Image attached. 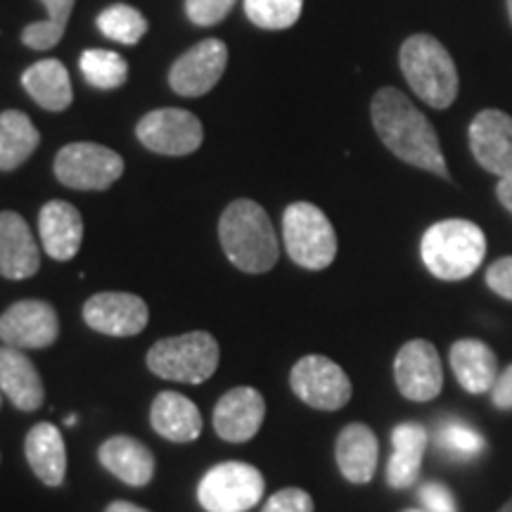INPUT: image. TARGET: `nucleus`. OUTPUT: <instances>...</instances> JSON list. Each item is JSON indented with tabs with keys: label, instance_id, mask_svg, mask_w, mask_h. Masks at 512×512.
Wrapping results in <instances>:
<instances>
[{
	"label": "nucleus",
	"instance_id": "24",
	"mask_svg": "<svg viewBox=\"0 0 512 512\" xmlns=\"http://www.w3.org/2000/svg\"><path fill=\"white\" fill-rule=\"evenodd\" d=\"M451 370L470 394H486L498 377V361L482 339H458L451 347Z\"/></svg>",
	"mask_w": 512,
	"mask_h": 512
},
{
	"label": "nucleus",
	"instance_id": "14",
	"mask_svg": "<svg viewBox=\"0 0 512 512\" xmlns=\"http://www.w3.org/2000/svg\"><path fill=\"white\" fill-rule=\"evenodd\" d=\"M83 320L100 335L133 337L147 328L150 311L138 294L100 292L83 304Z\"/></svg>",
	"mask_w": 512,
	"mask_h": 512
},
{
	"label": "nucleus",
	"instance_id": "40",
	"mask_svg": "<svg viewBox=\"0 0 512 512\" xmlns=\"http://www.w3.org/2000/svg\"><path fill=\"white\" fill-rule=\"evenodd\" d=\"M498 512H512V498H510V501H508V503H505V505H503V508H501V510H498Z\"/></svg>",
	"mask_w": 512,
	"mask_h": 512
},
{
	"label": "nucleus",
	"instance_id": "35",
	"mask_svg": "<svg viewBox=\"0 0 512 512\" xmlns=\"http://www.w3.org/2000/svg\"><path fill=\"white\" fill-rule=\"evenodd\" d=\"M420 503L425 505V510L430 512H458V503L453 498L451 489L441 482H427L420 486L418 491Z\"/></svg>",
	"mask_w": 512,
	"mask_h": 512
},
{
	"label": "nucleus",
	"instance_id": "41",
	"mask_svg": "<svg viewBox=\"0 0 512 512\" xmlns=\"http://www.w3.org/2000/svg\"><path fill=\"white\" fill-rule=\"evenodd\" d=\"M508 12H510V22H512V0H508Z\"/></svg>",
	"mask_w": 512,
	"mask_h": 512
},
{
	"label": "nucleus",
	"instance_id": "39",
	"mask_svg": "<svg viewBox=\"0 0 512 512\" xmlns=\"http://www.w3.org/2000/svg\"><path fill=\"white\" fill-rule=\"evenodd\" d=\"M105 512H150V510L140 508V505H136V503H128V501H114V503L107 505V510H105Z\"/></svg>",
	"mask_w": 512,
	"mask_h": 512
},
{
	"label": "nucleus",
	"instance_id": "27",
	"mask_svg": "<svg viewBox=\"0 0 512 512\" xmlns=\"http://www.w3.org/2000/svg\"><path fill=\"white\" fill-rule=\"evenodd\" d=\"M41 133L24 112H0V171H15L34 155Z\"/></svg>",
	"mask_w": 512,
	"mask_h": 512
},
{
	"label": "nucleus",
	"instance_id": "31",
	"mask_svg": "<svg viewBox=\"0 0 512 512\" xmlns=\"http://www.w3.org/2000/svg\"><path fill=\"white\" fill-rule=\"evenodd\" d=\"M98 29L112 41L124 43V46H136L140 38L145 36L147 19L143 17V12L131 8V5L117 3L100 12Z\"/></svg>",
	"mask_w": 512,
	"mask_h": 512
},
{
	"label": "nucleus",
	"instance_id": "30",
	"mask_svg": "<svg viewBox=\"0 0 512 512\" xmlns=\"http://www.w3.org/2000/svg\"><path fill=\"white\" fill-rule=\"evenodd\" d=\"M437 444L444 456L460 460V463L479 458L486 448L482 434L472 425H467L465 420L458 418H448L441 422L437 430Z\"/></svg>",
	"mask_w": 512,
	"mask_h": 512
},
{
	"label": "nucleus",
	"instance_id": "23",
	"mask_svg": "<svg viewBox=\"0 0 512 512\" xmlns=\"http://www.w3.org/2000/svg\"><path fill=\"white\" fill-rule=\"evenodd\" d=\"M430 434L418 422H401L392 432L394 453L387 465V482L392 489H411L418 482L422 456H425Z\"/></svg>",
	"mask_w": 512,
	"mask_h": 512
},
{
	"label": "nucleus",
	"instance_id": "19",
	"mask_svg": "<svg viewBox=\"0 0 512 512\" xmlns=\"http://www.w3.org/2000/svg\"><path fill=\"white\" fill-rule=\"evenodd\" d=\"M0 392L8 396L19 411H38L46 399L41 375L22 349L0 347Z\"/></svg>",
	"mask_w": 512,
	"mask_h": 512
},
{
	"label": "nucleus",
	"instance_id": "33",
	"mask_svg": "<svg viewBox=\"0 0 512 512\" xmlns=\"http://www.w3.org/2000/svg\"><path fill=\"white\" fill-rule=\"evenodd\" d=\"M235 8V0H185V15L197 27H214Z\"/></svg>",
	"mask_w": 512,
	"mask_h": 512
},
{
	"label": "nucleus",
	"instance_id": "38",
	"mask_svg": "<svg viewBox=\"0 0 512 512\" xmlns=\"http://www.w3.org/2000/svg\"><path fill=\"white\" fill-rule=\"evenodd\" d=\"M496 195H498V200H501L503 207L512 214V176L501 178V183L496 185Z\"/></svg>",
	"mask_w": 512,
	"mask_h": 512
},
{
	"label": "nucleus",
	"instance_id": "18",
	"mask_svg": "<svg viewBox=\"0 0 512 512\" xmlns=\"http://www.w3.org/2000/svg\"><path fill=\"white\" fill-rule=\"evenodd\" d=\"M38 233L46 254L55 261H72L81 249L83 219L74 204L50 200L38 214Z\"/></svg>",
	"mask_w": 512,
	"mask_h": 512
},
{
	"label": "nucleus",
	"instance_id": "4",
	"mask_svg": "<svg viewBox=\"0 0 512 512\" xmlns=\"http://www.w3.org/2000/svg\"><path fill=\"white\" fill-rule=\"evenodd\" d=\"M401 72L408 86L434 110H446L458 98V69L448 50L430 34H415L401 46Z\"/></svg>",
	"mask_w": 512,
	"mask_h": 512
},
{
	"label": "nucleus",
	"instance_id": "15",
	"mask_svg": "<svg viewBox=\"0 0 512 512\" xmlns=\"http://www.w3.org/2000/svg\"><path fill=\"white\" fill-rule=\"evenodd\" d=\"M470 147L489 174L512 176V117L501 110L479 112L470 124Z\"/></svg>",
	"mask_w": 512,
	"mask_h": 512
},
{
	"label": "nucleus",
	"instance_id": "9",
	"mask_svg": "<svg viewBox=\"0 0 512 512\" xmlns=\"http://www.w3.org/2000/svg\"><path fill=\"white\" fill-rule=\"evenodd\" d=\"M290 387L306 406L316 411H339L351 399V380L335 361L325 356H304L294 363Z\"/></svg>",
	"mask_w": 512,
	"mask_h": 512
},
{
	"label": "nucleus",
	"instance_id": "36",
	"mask_svg": "<svg viewBox=\"0 0 512 512\" xmlns=\"http://www.w3.org/2000/svg\"><path fill=\"white\" fill-rule=\"evenodd\" d=\"M486 285L498 297L512 302V256H503L486 268Z\"/></svg>",
	"mask_w": 512,
	"mask_h": 512
},
{
	"label": "nucleus",
	"instance_id": "21",
	"mask_svg": "<svg viewBox=\"0 0 512 512\" xmlns=\"http://www.w3.org/2000/svg\"><path fill=\"white\" fill-rule=\"evenodd\" d=\"M337 467L351 484H368L375 477L380 444L375 432L363 422H351L339 432L335 444Z\"/></svg>",
	"mask_w": 512,
	"mask_h": 512
},
{
	"label": "nucleus",
	"instance_id": "32",
	"mask_svg": "<svg viewBox=\"0 0 512 512\" xmlns=\"http://www.w3.org/2000/svg\"><path fill=\"white\" fill-rule=\"evenodd\" d=\"M304 0H245L249 22L261 29H287L302 17Z\"/></svg>",
	"mask_w": 512,
	"mask_h": 512
},
{
	"label": "nucleus",
	"instance_id": "6",
	"mask_svg": "<svg viewBox=\"0 0 512 512\" xmlns=\"http://www.w3.org/2000/svg\"><path fill=\"white\" fill-rule=\"evenodd\" d=\"M283 238L290 259L306 271H323L337 256V235L316 204L294 202L285 209Z\"/></svg>",
	"mask_w": 512,
	"mask_h": 512
},
{
	"label": "nucleus",
	"instance_id": "16",
	"mask_svg": "<svg viewBox=\"0 0 512 512\" xmlns=\"http://www.w3.org/2000/svg\"><path fill=\"white\" fill-rule=\"evenodd\" d=\"M266 418V401L252 387H235L214 408V430L223 441L245 444L256 437Z\"/></svg>",
	"mask_w": 512,
	"mask_h": 512
},
{
	"label": "nucleus",
	"instance_id": "5",
	"mask_svg": "<svg viewBox=\"0 0 512 512\" xmlns=\"http://www.w3.org/2000/svg\"><path fill=\"white\" fill-rule=\"evenodd\" d=\"M219 342L209 332H185L178 337L159 339L147 351V368L162 380L202 384L219 368Z\"/></svg>",
	"mask_w": 512,
	"mask_h": 512
},
{
	"label": "nucleus",
	"instance_id": "12",
	"mask_svg": "<svg viewBox=\"0 0 512 512\" xmlns=\"http://www.w3.org/2000/svg\"><path fill=\"white\" fill-rule=\"evenodd\" d=\"M60 337V318L48 302L24 299L0 316V342L15 349H46Z\"/></svg>",
	"mask_w": 512,
	"mask_h": 512
},
{
	"label": "nucleus",
	"instance_id": "34",
	"mask_svg": "<svg viewBox=\"0 0 512 512\" xmlns=\"http://www.w3.org/2000/svg\"><path fill=\"white\" fill-rule=\"evenodd\" d=\"M261 512H313V498L304 489H283L268 498Z\"/></svg>",
	"mask_w": 512,
	"mask_h": 512
},
{
	"label": "nucleus",
	"instance_id": "29",
	"mask_svg": "<svg viewBox=\"0 0 512 512\" xmlns=\"http://www.w3.org/2000/svg\"><path fill=\"white\" fill-rule=\"evenodd\" d=\"M81 74L98 91H114L128 81V64L112 50H86L81 55Z\"/></svg>",
	"mask_w": 512,
	"mask_h": 512
},
{
	"label": "nucleus",
	"instance_id": "20",
	"mask_svg": "<svg viewBox=\"0 0 512 512\" xmlns=\"http://www.w3.org/2000/svg\"><path fill=\"white\" fill-rule=\"evenodd\" d=\"M100 465L128 486H147L155 477V456L143 441L126 437H110L98 448Z\"/></svg>",
	"mask_w": 512,
	"mask_h": 512
},
{
	"label": "nucleus",
	"instance_id": "2",
	"mask_svg": "<svg viewBox=\"0 0 512 512\" xmlns=\"http://www.w3.org/2000/svg\"><path fill=\"white\" fill-rule=\"evenodd\" d=\"M221 247L242 273H268L278 264L280 247L266 209L252 200L230 202L219 221Z\"/></svg>",
	"mask_w": 512,
	"mask_h": 512
},
{
	"label": "nucleus",
	"instance_id": "26",
	"mask_svg": "<svg viewBox=\"0 0 512 512\" xmlns=\"http://www.w3.org/2000/svg\"><path fill=\"white\" fill-rule=\"evenodd\" d=\"M24 91L38 107L48 112H62L72 105V79H69L67 67L60 60H41L31 64L22 74Z\"/></svg>",
	"mask_w": 512,
	"mask_h": 512
},
{
	"label": "nucleus",
	"instance_id": "8",
	"mask_svg": "<svg viewBox=\"0 0 512 512\" xmlns=\"http://www.w3.org/2000/svg\"><path fill=\"white\" fill-rule=\"evenodd\" d=\"M124 174V159L98 143L64 145L55 157L57 181L72 190H107Z\"/></svg>",
	"mask_w": 512,
	"mask_h": 512
},
{
	"label": "nucleus",
	"instance_id": "17",
	"mask_svg": "<svg viewBox=\"0 0 512 512\" xmlns=\"http://www.w3.org/2000/svg\"><path fill=\"white\" fill-rule=\"evenodd\" d=\"M41 268L38 249L29 223L15 211H0V275L8 280H27Z\"/></svg>",
	"mask_w": 512,
	"mask_h": 512
},
{
	"label": "nucleus",
	"instance_id": "10",
	"mask_svg": "<svg viewBox=\"0 0 512 512\" xmlns=\"http://www.w3.org/2000/svg\"><path fill=\"white\" fill-rule=\"evenodd\" d=\"M136 136L150 152L164 157H185L200 150L204 140V128L195 114L166 107L145 114L138 121Z\"/></svg>",
	"mask_w": 512,
	"mask_h": 512
},
{
	"label": "nucleus",
	"instance_id": "7",
	"mask_svg": "<svg viewBox=\"0 0 512 512\" xmlns=\"http://www.w3.org/2000/svg\"><path fill=\"white\" fill-rule=\"evenodd\" d=\"M264 489V475L254 465L228 460L202 477L197 498L207 512H247L259 505Z\"/></svg>",
	"mask_w": 512,
	"mask_h": 512
},
{
	"label": "nucleus",
	"instance_id": "42",
	"mask_svg": "<svg viewBox=\"0 0 512 512\" xmlns=\"http://www.w3.org/2000/svg\"><path fill=\"white\" fill-rule=\"evenodd\" d=\"M403 512H430V510H403Z\"/></svg>",
	"mask_w": 512,
	"mask_h": 512
},
{
	"label": "nucleus",
	"instance_id": "1",
	"mask_svg": "<svg viewBox=\"0 0 512 512\" xmlns=\"http://www.w3.org/2000/svg\"><path fill=\"white\" fill-rule=\"evenodd\" d=\"M370 117L377 136L392 150V155L406 164L418 166L448 181L451 174L446 169V159L441 155L437 131L430 119L422 114L411 100L396 88H382L375 93L370 105Z\"/></svg>",
	"mask_w": 512,
	"mask_h": 512
},
{
	"label": "nucleus",
	"instance_id": "11",
	"mask_svg": "<svg viewBox=\"0 0 512 512\" xmlns=\"http://www.w3.org/2000/svg\"><path fill=\"white\" fill-rule=\"evenodd\" d=\"M394 380L403 399L432 401L444 387L439 351L427 339H411L399 349L394 358Z\"/></svg>",
	"mask_w": 512,
	"mask_h": 512
},
{
	"label": "nucleus",
	"instance_id": "25",
	"mask_svg": "<svg viewBox=\"0 0 512 512\" xmlns=\"http://www.w3.org/2000/svg\"><path fill=\"white\" fill-rule=\"evenodd\" d=\"M24 453L34 475L46 486H60L67 475V446L53 422H38L27 434Z\"/></svg>",
	"mask_w": 512,
	"mask_h": 512
},
{
	"label": "nucleus",
	"instance_id": "22",
	"mask_svg": "<svg viewBox=\"0 0 512 512\" xmlns=\"http://www.w3.org/2000/svg\"><path fill=\"white\" fill-rule=\"evenodd\" d=\"M150 425L159 437L174 444H190L202 434V413L188 396L162 392L152 401Z\"/></svg>",
	"mask_w": 512,
	"mask_h": 512
},
{
	"label": "nucleus",
	"instance_id": "3",
	"mask_svg": "<svg viewBox=\"0 0 512 512\" xmlns=\"http://www.w3.org/2000/svg\"><path fill=\"white\" fill-rule=\"evenodd\" d=\"M422 261L434 278L456 280L470 278L482 266L486 254L484 230L465 219L439 221L427 228L420 245Z\"/></svg>",
	"mask_w": 512,
	"mask_h": 512
},
{
	"label": "nucleus",
	"instance_id": "13",
	"mask_svg": "<svg viewBox=\"0 0 512 512\" xmlns=\"http://www.w3.org/2000/svg\"><path fill=\"white\" fill-rule=\"evenodd\" d=\"M228 64V48L219 38L192 46L174 62L169 72V86L183 98H200L221 81Z\"/></svg>",
	"mask_w": 512,
	"mask_h": 512
},
{
	"label": "nucleus",
	"instance_id": "28",
	"mask_svg": "<svg viewBox=\"0 0 512 512\" xmlns=\"http://www.w3.org/2000/svg\"><path fill=\"white\" fill-rule=\"evenodd\" d=\"M46 5V19L31 22L22 31V43L31 50H50L62 41L69 15L74 10V0H41Z\"/></svg>",
	"mask_w": 512,
	"mask_h": 512
},
{
	"label": "nucleus",
	"instance_id": "37",
	"mask_svg": "<svg viewBox=\"0 0 512 512\" xmlns=\"http://www.w3.org/2000/svg\"><path fill=\"white\" fill-rule=\"evenodd\" d=\"M491 401L498 411H512V366L496 377L494 387H491Z\"/></svg>",
	"mask_w": 512,
	"mask_h": 512
}]
</instances>
